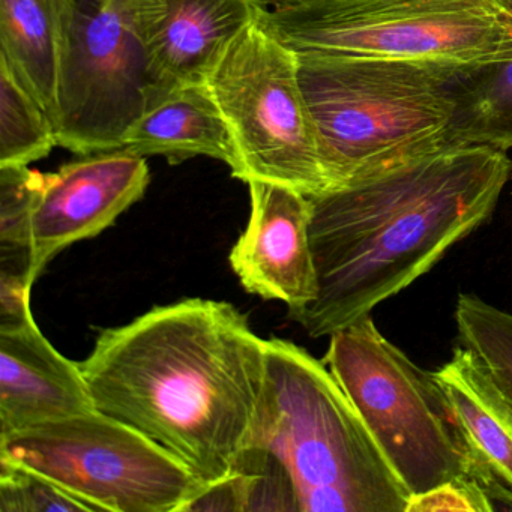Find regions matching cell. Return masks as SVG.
<instances>
[{
	"label": "cell",
	"instance_id": "15",
	"mask_svg": "<svg viewBox=\"0 0 512 512\" xmlns=\"http://www.w3.org/2000/svg\"><path fill=\"white\" fill-rule=\"evenodd\" d=\"M121 149L145 158L161 155L170 164L214 158L227 164L233 176L239 169L232 131L208 83L155 94Z\"/></svg>",
	"mask_w": 512,
	"mask_h": 512
},
{
	"label": "cell",
	"instance_id": "5",
	"mask_svg": "<svg viewBox=\"0 0 512 512\" xmlns=\"http://www.w3.org/2000/svg\"><path fill=\"white\" fill-rule=\"evenodd\" d=\"M263 17L295 52L392 59L455 76L512 59V0H308Z\"/></svg>",
	"mask_w": 512,
	"mask_h": 512
},
{
	"label": "cell",
	"instance_id": "24",
	"mask_svg": "<svg viewBox=\"0 0 512 512\" xmlns=\"http://www.w3.org/2000/svg\"><path fill=\"white\" fill-rule=\"evenodd\" d=\"M509 184L512 185V160H511V172H509Z\"/></svg>",
	"mask_w": 512,
	"mask_h": 512
},
{
	"label": "cell",
	"instance_id": "7",
	"mask_svg": "<svg viewBox=\"0 0 512 512\" xmlns=\"http://www.w3.org/2000/svg\"><path fill=\"white\" fill-rule=\"evenodd\" d=\"M206 83L232 131L239 160L233 178L287 185L308 197L331 188L298 56L272 31L263 10Z\"/></svg>",
	"mask_w": 512,
	"mask_h": 512
},
{
	"label": "cell",
	"instance_id": "20",
	"mask_svg": "<svg viewBox=\"0 0 512 512\" xmlns=\"http://www.w3.org/2000/svg\"><path fill=\"white\" fill-rule=\"evenodd\" d=\"M44 182L29 166H0V251L32 253V215Z\"/></svg>",
	"mask_w": 512,
	"mask_h": 512
},
{
	"label": "cell",
	"instance_id": "16",
	"mask_svg": "<svg viewBox=\"0 0 512 512\" xmlns=\"http://www.w3.org/2000/svg\"><path fill=\"white\" fill-rule=\"evenodd\" d=\"M61 0H0V62L52 119L58 113Z\"/></svg>",
	"mask_w": 512,
	"mask_h": 512
},
{
	"label": "cell",
	"instance_id": "14",
	"mask_svg": "<svg viewBox=\"0 0 512 512\" xmlns=\"http://www.w3.org/2000/svg\"><path fill=\"white\" fill-rule=\"evenodd\" d=\"M433 373L472 458L476 481L494 511H512L511 404L478 358L461 344Z\"/></svg>",
	"mask_w": 512,
	"mask_h": 512
},
{
	"label": "cell",
	"instance_id": "1",
	"mask_svg": "<svg viewBox=\"0 0 512 512\" xmlns=\"http://www.w3.org/2000/svg\"><path fill=\"white\" fill-rule=\"evenodd\" d=\"M95 409L175 455L203 485L235 470L268 349L235 305L188 298L103 329L79 362Z\"/></svg>",
	"mask_w": 512,
	"mask_h": 512
},
{
	"label": "cell",
	"instance_id": "21",
	"mask_svg": "<svg viewBox=\"0 0 512 512\" xmlns=\"http://www.w3.org/2000/svg\"><path fill=\"white\" fill-rule=\"evenodd\" d=\"M0 512H94L44 476L0 458Z\"/></svg>",
	"mask_w": 512,
	"mask_h": 512
},
{
	"label": "cell",
	"instance_id": "18",
	"mask_svg": "<svg viewBox=\"0 0 512 512\" xmlns=\"http://www.w3.org/2000/svg\"><path fill=\"white\" fill-rule=\"evenodd\" d=\"M55 146L52 119L0 62V166H29L46 158Z\"/></svg>",
	"mask_w": 512,
	"mask_h": 512
},
{
	"label": "cell",
	"instance_id": "3",
	"mask_svg": "<svg viewBox=\"0 0 512 512\" xmlns=\"http://www.w3.org/2000/svg\"><path fill=\"white\" fill-rule=\"evenodd\" d=\"M266 349L247 448L283 464L298 512H406L410 494L323 359L284 338Z\"/></svg>",
	"mask_w": 512,
	"mask_h": 512
},
{
	"label": "cell",
	"instance_id": "17",
	"mask_svg": "<svg viewBox=\"0 0 512 512\" xmlns=\"http://www.w3.org/2000/svg\"><path fill=\"white\" fill-rule=\"evenodd\" d=\"M451 145L512 149V59L460 77Z\"/></svg>",
	"mask_w": 512,
	"mask_h": 512
},
{
	"label": "cell",
	"instance_id": "23",
	"mask_svg": "<svg viewBox=\"0 0 512 512\" xmlns=\"http://www.w3.org/2000/svg\"><path fill=\"white\" fill-rule=\"evenodd\" d=\"M263 10H274V8L292 7V5L304 4L308 0H254Z\"/></svg>",
	"mask_w": 512,
	"mask_h": 512
},
{
	"label": "cell",
	"instance_id": "2",
	"mask_svg": "<svg viewBox=\"0 0 512 512\" xmlns=\"http://www.w3.org/2000/svg\"><path fill=\"white\" fill-rule=\"evenodd\" d=\"M511 158L491 146H449L310 196L316 298L290 313L308 337L371 316L490 220Z\"/></svg>",
	"mask_w": 512,
	"mask_h": 512
},
{
	"label": "cell",
	"instance_id": "11",
	"mask_svg": "<svg viewBox=\"0 0 512 512\" xmlns=\"http://www.w3.org/2000/svg\"><path fill=\"white\" fill-rule=\"evenodd\" d=\"M119 2L145 50L152 97L208 82L230 44L263 10L254 0Z\"/></svg>",
	"mask_w": 512,
	"mask_h": 512
},
{
	"label": "cell",
	"instance_id": "13",
	"mask_svg": "<svg viewBox=\"0 0 512 512\" xmlns=\"http://www.w3.org/2000/svg\"><path fill=\"white\" fill-rule=\"evenodd\" d=\"M92 410L79 362L59 353L35 320L0 329V437Z\"/></svg>",
	"mask_w": 512,
	"mask_h": 512
},
{
	"label": "cell",
	"instance_id": "8",
	"mask_svg": "<svg viewBox=\"0 0 512 512\" xmlns=\"http://www.w3.org/2000/svg\"><path fill=\"white\" fill-rule=\"evenodd\" d=\"M0 458L94 512H182L203 487L175 455L97 409L0 437Z\"/></svg>",
	"mask_w": 512,
	"mask_h": 512
},
{
	"label": "cell",
	"instance_id": "9",
	"mask_svg": "<svg viewBox=\"0 0 512 512\" xmlns=\"http://www.w3.org/2000/svg\"><path fill=\"white\" fill-rule=\"evenodd\" d=\"M58 146L116 151L154 94L148 59L119 0H61Z\"/></svg>",
	"mask_w": 512,
	"mask_h": 512
},
{
	"label": "cell",
	"instance_id": "6",
	"mask_svg": "<svg viewBox=\"0 0 512 512\" xmlns=\"http://www.w3.org/2000/svg\"><path fill=\"white\" fill-rule=\"evenodd\" d=\"M323 362L410 496L445 482L478 484L433 371L422 370L386 340L371 316L331 335Z\"/></svg>",
	"mask_w": 512,
	"mask_h": 512
},
{
	"label": "cell",
	"instance_id": "19",
	"mask_svg": "<svg viewBox=\"0 0 512 512\" xmlns=\"http://www.w3.org/2000/svg\"><path fill=\"white\" fill-rule=\"evenodd\" d=\"M458 341L481 362L512 407V313L478 295L458 296L454 311Z\"/></svg>",
	"mask_w": 512,
	"mask_h": 512
},
{
	"label": "cell",
	"instance_id": "12",
	"mask_svg": "<svg viewBox=\"0 0 512 512\" xmlns=\"http://www.w3.org/2000/svg\"><path fill=\"white\" fill-rule=\"evenodd\" d=\"M250 218L233 245L230 266L245 292L281 301L289 314L307 307L317 293L311 250L310 197L295 188L251 179Z\"/></svg>",
	"mask_w": 512,
	"mask_h": 512
},
{
	"label": "cell",
	"instance_id": "4",
	"mask_svg": "<svg viewBox=\"0 0 512 512\" xmlns=\"http://www.w3.org/2000/svg\"><path fill=\"white\" fill-rule=\"evenodd\" d=\"M295 53L331 188L452 146L463 76L392 59Z\"/></svg>",
	"mask_w": 512,
	"mask_h": 512
},
{
	"label": "cell",
	"instance_id": "22",
	"mask_svg": "<svg viewBox=\"0 0 512 512\" xmlns=\"http://www.w3.org/2000/svg\"><path fill=\"white\" fill-rule=\"evenodd\" d=\"M494 511L485 491L473 481H451L410 496L406 512Z\"/></svg>",
	"mask_w": 512,
	"mask_h": 512
},
{
	"label": "cell",
	"instance_id": "10",
	"mask_svg": "<svg viewBox=\"0 0 512 512\" xmlns=\"http://www.w3.org/2000/svg\"><path fill=\"white\" fill-rule=\"evenodd\" d=\"M149 181L145 157L125 149L85 155L46 175L32 215V283L65 248L113 226L145 196Z\"/></svg>",
	"mask_w": 512,
	"mask_h": 512
}]
</instances>
